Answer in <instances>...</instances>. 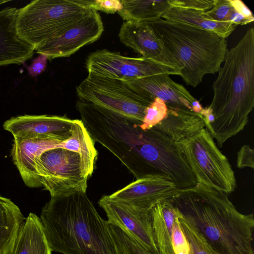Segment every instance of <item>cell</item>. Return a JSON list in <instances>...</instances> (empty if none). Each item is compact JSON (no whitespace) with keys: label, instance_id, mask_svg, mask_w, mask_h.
I'll list each match as a JSON object with an SVG mask.
<instances>
[{"label":"cell","instance_id":"6da1fadb","mask_svg":"<svg viewBox=\"0 0 254 254\" xmlns=\"http://www.w3.org/2000/svg\"><path fill=\"white\" fill-rule=\"evenodd\" d=\"M40 220L53 252L63 254H124L110 224L99 214L86 191L51 197Z\"/></svg>","mask_w":254,"mask_h":254},{"label":"cell","instance_id":"7a4b0ae2","mask_svg":"<svg viewBox=\"0 0 254 254\" xmlns=\"http://www.w3.org/2000/svg\"><path fill=\"white\" fill-rule=\"evenodd\" d=\"M170 200L220 254H254V215L239 212L228 195L197 184Z\"/></svg>","mask_w":254,"mask_h":254},{"label":"cell","instance_id":"3957f363","mask_svg":"<svg viewBox=\"0 0 254 254\" xmlns=\"http://www.w3.org/2000/svg\"><path fill=\"white\" fill-rule=\"evenodd\" d=\"M213 82L209 107L215 121L206 128L219 147L242 131L254 107V29L226 54Z\"/></svg>","mask_w":254,"mask_h":254},{"label":"cell","instance_id":"277c9868","mask_svg":"<svg viewBox=\"0 0 254 254\" xmlns=\"http://www.w3.org/2000/svg\"><path fill=\"white\" fill-rule=\"evenodd\" d=\"M145 22L177 60L181 76L188 85L195 87L205 75L221 68L228 51L226 39L211 31L161 17Z\"/></svg>","mask_w":254,"mask_h":254},{"label":"cell","instance_id":"5b68a950","mask_svg":"<svg viewBox=\"0 0 254 254\" xmlns=\"http://www.w3.org/2000/svg\"><path fill=\"white\" fill-rule=\"evenodd\" d=\"M80 0H34L18 9L20 37L34 51L65 33L89 11Z\"/></svg>","mask_w":254,"mask_h":254},{"label":"cell","instance_id":"8992f818","mask_svg":"<svg viewBox=\"0 0 254 254\" xmlns=\"http://www.w3.org/2000/svg\"><path fill=\"white\" fill-rule=\"evenodd\" d=\"M176 144L197 184L228 195L235 190L236 180L232 166L206 128Z\"/></svg>","mask_w":254,"mask_h":254},{"label":"cell","instance_id":"52a82bcc","mask_svg":"<svg viewBox=\"0 0 254 254\" xmlns=\"http://www.w3.org/2000/svg\"><path fill=\"white\" fill-rule=\"evenodd\" d=\"M79 99L142 122L152 102L125 81L88 74L76 87Z\"/></svg>","mask_w":254,"mask_h":254},{"label":"cell","instance_id":"ba28073f","mask_svg":"<svg viewBox=\"0 0 254 254\" xmlns=\"http://www.w3.org/2000/svg\"><path fill=\"white\" fill-rule=\"evenodd\" d=\"M38 180L51 197L86 191L87 179L82 174L79 155L63 148L43 152L35 162Z\"/></svg>","mask_w":254,"mask_h":254},{"label":"cell","instance_id":"9c48e42d","mask_svg":"<svg viewBox=\"0 0 254 254\" xmlns=\"http://www.w3.org/2000/svg\"><path fill=\"white\" fill-rule=\"evenodd\" d=\"M85 66L88 74L125 81L160 74L181 75L179 68L142 57H126L106 49L90 54Z\"/></svg>","mask_w":254,"mask_h":254},{"label":"cell","instance_id":"30bf717a","mask_svg":"<svg viewBox=\"0 0 254 254\" xmlns=\"http://www.w3.org/2000/svg\"><path fill=\"white\" fill-rule=\"evenodd\" d=\"M98 203L109 223L122 228L151 254H159L153 236L150 209L135 208L107 195L102 196Z\"/></svg>","mask_w":254,"mask_h":254},{"label":"cell","instance_id":"8fae6325","mask_svg":"<svg viewBox=\"0 0 254 254\" xmlns=\"http://www.w3.org/2000/svg\"><path fill=\"white\" fill-rule=\"evenodd\" d=\"M103 24L97 11L90 9L75 25L60 36L50 40L36 50L51 60L68 57L82 47L94 43L101 37Z\"/></svg>","mask_w":254,"mask_h":254},{"label":"cell","instance_id":"7c38bea8","mask_svg":"<svg viewBox=\"0 0 254 254\" xmlns=\"http://www.w3.org/2000/svg\"><path fill=\"white\" fill-rule=\"evenodd\" d=\"M178 189L171 180L153 176L136 179L109 196L135 208L150 210L158 202L171 198Z\"/></svg>","mask_w":254,"mask_h":254},{"label":"cell","instance_id":"4fadbf2b","mask_svg":"<svg viewBox=\"0 0 254 254\" xmlns=\"http://www.w3.org/2000/svg\"><path fill=\"white\" fill-rule=\"evenodd\" d=\"M118 35L122 43L141 55V57L181 69L177 60L145 21L124 22Z\"/></svg>","mask_w":254,"mask_h":254},{"label":"cell","instance_id":"5bb4252c","mask_svg":"<svg viewBox=\"0 0 254 254\" xmlns=\"http://www.w3.org/2000/svg\"><path fill=\"white\" fill-rule=\"evenodd\" d=\"M73 122L65 116L25 115L11 118L4 123L3 127L14 137L42 135L63 142L71 135Z\"/></svg>","mask_w":254,"mask_h":254},{"label":"cell","instance_id":"9a60e30c","mask_svg":"<svg viewBox=\"0 0 254 254\" xmlns=\"http://www.w3.org/2000/svg\"><path fill=\"white\" fill-rule=\"evenodd\" d=\"M126 82L134 91L152 103L158 98L162 100L168 108L192 111V103L196 99L167 74L153 75Z\"/></svg>","mask_w":254,"mask_h":254},{"label":"cell","instance_id":"2e32d148","mask_svg":"<svg viewBox=\"0 0 254 254\" xmlns=\"http://www.w3.org/2000/svg\"><path fill=\"white\" fill-rule=\"evenodd\" d=\"M62 142L42 135L14 137L12 158L26 186L31 188L42 187L35 169V160L47 150L60 148Z\"/></svg>","mask_w":254,"mask_h":254},{"label":"cell","instance_id":"e0dca14e","mask_svg":"<svg viewBox=\"0 0 254 254\" xmlns=\"http://www.w3.org/2000/svg\"><path fill=\"white\" fill-rule=\"evenodd\" d=\"M17 10L13 7H6L0 10V67L23 64L34 55L33 47L17 33Z\"/></svg>","mask_w":254,"mask_h":254},{"label":"cell","instance_id":"ac0fdd59","mask_svg":"<svg viewBox=\"0 0 254 254\" xmlns=\"http://www.w3.org/2000/svg\"><path fill=\"white\" fill-rule=\"evenodd\" d=\"M205 127L200 114L191 111L168 108L166 118L154 127L175 142L190 138Z\"/></svg>","mask_w":254,"mask_h":254},{"label":"cell","instance_id":"d6986e66","mask_svg":"<svg viewBox=\"0 0 254 254\" xmlns=\"http://www.w3.org/2000/svg\"><path fill=\"white\" fill-rule=\"evenodd\" d=\"M154 240L159 254H175L172 239L174 223L180 215L170 199L158 202L150 209Z\"/></svg>","mask_w":254,"mask_h":254},{"label":"cell","instance_id":"ffe728a7","mask_svg":"<svg viewBox=\"0 0 254 254\" xmlns=\"http://www.w3.org/2000/svg\"><path fill=\"white\" fill-rule=\"evenodd\" d=\"M70 131L71 135L60 144V148L78 154L82 174L88 179L93 173L97 159L98 152L95 147V141L81 120H74Z\"/></svg>","mask_w":254,"mask_h":254},{"label":"cell","instance_id":"44dd1931","mask_svg":"<svg viewBox=\"0 0 254 254\" xmlns=\"http://www.w3.org/2000/svg\"><path fill=\"white\" fill-rule=\"evenodd\" d=\"M40 217L30 213L17 235L10 254H52Z\"/></svg>","mask_w":254,"mask_h":254},{"label":"cell","instance_id":"7402d4cb","mask_svg":"<svg viewBox=\"0 0 254 254\" xmlns=\"http://www.w3.org/2000/svg\"><path fill=\"white\" fill-rule=\"evenodd\" d=\"M25 218L9 198L0 195V254H10Z\"/></svg>","mask_w":254,"mask_h":254},{"label":"cell","instance_id":"603a6c76","mask_svg":"<svg viewBox=\"0 0 254 254\" xmlns=\"http://www.w3.org/2000/svg\"><path fill=\"white\" fill-rule=\"evenodd\" d=\"M204 11L177 7H170L162 16L163 19L190 24L213 31L226 39L236 25L230 22H216L205 17Z\"/></svg>","mask_w":254,"mask_h":254},{"label":"cell","instance_id":"cb8c5ba5","mask_svg":"<svg viewBox=\"0 0 254 254\" xmlns=\"http://www.w3.org/2000/svg\"><path fill=\"white\" fill-rule=\"evenodd\" d=\"M117 13L125 21H147L159 17L170 7L169 0H121Z\"/></svg>","mask_w":254,"mask_h":254},{"label":"cell","instance_id":"d4e9b609","mask_svg":"<svg viewBox=\"0 0 254 254\" xmlns=\"http://www.w3.org/2000/svg\"><path fill=\"white\" fill-rule=\"evenodd\" d=\"M179 220L190 246V254H220L181 213Z\"/></svg>","mask_w":254,"mask_h":254},{"label":"cell","instance_id":"484cf974","mask_svg":"<svg viewBox=\"0 0 254 254\" xmlns=\"http://www.w3.org/2000/svg\"><path fill=\"white\" fill-rule=\"evenodd\" d=\"M109 224L113 236L124 254H151L122 228L117 225Z\"/></svg>","mask_w":254,"mask_h":254},{"label":"cell","instance_id":"4316f807","mask_svg":"<svg viewBox=\"0 0 254 254\" xmlns=\"http://www.w3.org/2000/svg\"><path fill=\"white\" fill-rule=\"evenodd\" d=\"M168 107L161 99L156 98L147 107L143 120L139 127L143 130L152 128L160 123L167 116Z\"/></svg>","mask_w":254,"mask_h":254},{"label":"cell","instance_id":"83f0119b","mask_svg":"<svg viewBox=\"0 0 254 254\" xmlns=\"http://www.w3.org/2000/svg\"><path fill=\"white\" fill-rule=\"evenodd\" d=\"M233 9L230 0H216L213 7L203 12L208 19L216 22H228V16Z\"/></svg>","mask_w":254,"mask_h":254},{"label":"cell","instance_id":"f1b7e54d","mask_svg":"<svg viewBox=\"0 0 254 254\" xmlns=\"http://www.w3.org/2000/svg\"><path fill=\"white\" fill-rule=\"evenodd\" d=\"M81 3L90 9L100 10L107 13L118 12L122 8L121 0H80Z\"/></svg>","mask_w":254,"mask_h":254},{"label":"cell","instance_id":"f546056e","mask_svg":"<svg viewBox=\"0 0 254 254\" xmlns=\"http://www.w3.org/2000/svg\"><path fill=\"white\" fill-rule=\"evenodd\" d=\"M179 218L174 225L172 239L174 252L175 254H190V246L181 229Z\"/></svg>","mask_w":254,"mask_h":254},{"label":"cell","instance_id":"4dcf8cb0","mask_svg":"<svg viewBox=\"0 0 254 254\" xmlns=\"http://www.w3.org/2000/svg\"><path fill=\"white\" fill-rule=\"evenodd\" d=\"M171 7H177L205 11L211 9L216 0H169Z\"/></svg>","mask_w":254,"mask_h":254},{"label":"cell","instance_id":"1f68e13d","mask_svg":"<svg viewBox=\"0 0 254 254\" xmlns=\"http://www.w3.org/2000/svg\"><path fill=\"white\" fill-rule=\"evenodd\" d=\"M237 167L239 169L245 167L254 168V152L248 145L241 147L237 153Z\"/></svg>","mask_w":254,"mask_h":254},{"label":"cell","instance_id":"d6a6232c","mask_svg":"<svg viewBox=\"0 0 254 254\" xmlns=\"http://www.w3.org/2000/svg\"><path fill=\"white\" fill-rule=\"evenodd\" d=\"M48 60V57L44 55H39L33 59L31 64L26 66L29 75L36 77L43 72L46 68Z\"/></svg>","mask_w":254,"mask_h":254},{"label":"cell","instance_id":"836d02e7","mask_svg":"<svg viewBox=\"0 0 254 254\" xmlns=\"http://www.w3.org/2000/svg\"><path fill=\"white\" fill-rule=\"evenodd\" d=\"M230 2L235 10L254 21V17L251 11L243 1L241 0H230Z\"/></svg>","mask_w":254,"mask_h":254},{"label":"cell","instance_id":"e575fe53","mask_svg":"<svg viewBox=\"0 0 254 254\" xmlns=\"http://www.w3.org/2000/svg\"><path fill=\"white\" fill-rule=\"evenodd\" d=\"M228 21L237 26L238 25H246L252 22L253 21L246 18L233 7L228 16Z\"/></svg>","mask_w":254,"mask_h":254},{"label":"cell","instance_id":"d590c367","mask_svg":"<svg viewBox=\"0 0 254 254\" xmlns=\"http://www.w3.org/2000/svg\"><path fill=\"white\" fill-rule=\"evenodd\" d=\"M199 114L202 116L205 127L212 124L215 121V116L209 106L203 108Z\"/></svg>","mask_w":254,"mask_h":254},{"label":"cell","instance_id":"8d00e7d4","mask_svg":"<svg viewBox=\"0 0 254 254\" xmlns=\"http://www.w3.org/2000/svg\"><path fill=\"white\" fill-rule=\"evenodd\" d=\"M191 107L192 111L197 114H199L203 109L199 102L196 99L192 102Z\"/></svg>","mask_w":254,"mask_h":254},{"label":"cell","instance_id":"74e56055","mask_svg":"<svg viewBox=\"0 0 254 254\" xmlns=\"http://www.w3.org/2000/svg\"><path fill=\"white\" fill-rule=\"evenodd\" d=\"M10 0H0V5L3 4L5 2H8Z\"/></svg>","mask_w":254,"mask_h":254}]
</instances>
